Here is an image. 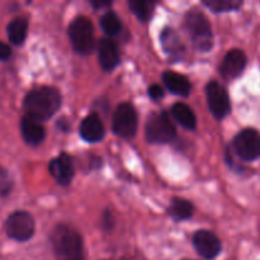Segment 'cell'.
<instances>
[{"label":"cell","mask_w":260,"mask_h":260,"mask_svg":"<svg viewBox=\"0 0 260 260\" xmlns=\"http://www.w3.org/2000/svg\"><path fill=\"white\" fill-rule=\"evenodd\" d=\"M193 245L201 256L205 259H213L220 254L221 241L217 235L211 231L201 230L193 236Z\"/></svg>","instance_id":"30bf717a"},{"label":"cell","mask_w":260,"mask_h":260,"mask_svg":"<svg viewBox=\"0 0 260 260\" xmlns=\"http://www.w3.org/2000/svg\"><path fill=\"white\" fill-rule=\"evenodd\" d=\"M129 9L132 10L135 15L139 18L142 22H146L149 20V18L151 17L152 12H154L155 3L152 2H128Z\"/></svg>","instance_id":"44dd1931"},{"label":"cell","mask_w":260,"mask_h":260,"mask_svg":"<svg viewBox=\"0 0 260 260\" xmlns=\"http://www.w3.org/2000/svg\"><path fill=\"white\" fill-rule=\"evenodd\" d=\"M102 29L108 36H116L121 32L122 23L121 19L114 14L113 12H108L102 17L101 19Z\"/></svg>","instance_id":"ffe728a7"},{"label":"cell","mask_w":260,"mask_h":260,"mask_svg":"<svg viewBox=\"0 0 260 260\" xmlns=\"http://www.w3.org/2000/svg\"><path fill=\"white\" fill-rule=\"evenodd\" d=\"M23 107L27 117L38 122L46 121L61 107L60 91L50 86H41L25 95Z\"/></svg>","instance_id":"6da1fadb"},{"label":"cell","mask_w":260,"mask_h":260,"mask_svg":"<svg viewBox=\"0 0 260 260\" xmlns=\"http://www.w3.org/2000/svg\"><path fill=\"white\" fill-rule=\"evenodd\" d=\"M51 243L57 260L84 259L81 236L70 226L58 225L51 235Z\"/></svg>","instance_id":"7a4b0ae2"},{"label":"cell","mask_w":260,"mask_h":260,"mask_svg":"<svg viewBox=\"0 0 260 260\" xmlns=\"http://www.w3.org/2000/svg\"><path fill=\"white\" fill-rule=\"evenodd\" d=\"M172 116L178 123L187 129H194L197 126V118L192 109L184 103H175L172 107Z\"/></svg>","instance_id":"e0dca14e"},{"label":"cell","mask_w":260,"mask_h":260,"mask_svg":"<svg viewBox=\"0 0 260 260\" xmlns=\"http://www.w3.org/2000/svg\"><path fill=\"white\" fill-rule=\"evenodd\" d=\"M185 27L196 47L201 51H208L213 45V36L207 17L201 10L193 9L187 13Z\"/></svg>","instance_id":"3957f363"},{"label":"cell","mask_w":260,"mask_h":260,"mask_svg":"<svg viewBox=\"0 0 260 260\" xmlns=\"http://www.w3.org/2000/svg\"><path fill=\"white\" fill-rule=\"evenodd\" d=\"M146 139L151 144H170L177 137V131L165 112L152 113L146 122Z\"/></svg>","instance_id":"5b68a950"},{"label":"cell","mask_w":260,"mask_h":260,"mask_svg":"<svg viewBox=\"0 0 260 260\" xmlns=\"http://www.w3.org/2000/svg\"><path fill=\"white\" fill-rule=\"evenodd\" d=\"M203 4L212 9L213 12L223 13L238 10L243 5V2H239V0H210V2H203Z\"/></svg>","instance_id":"7402d4cb"},{"label":"cell","mask_w":260,"mask_h":260,"mask_svg":"<svg viewBox=\"0 0 260 260\" xmlns=\"http://www.w3.org/2000/svg\"><path fill=\"white\" fill-rule=\"evenodd\" d=\"M161 41L167 52H169L170 55H180L182 43L179 42L177 35L172 29H165V32L161 35Z\"/></svg>","instance_id":"603a6c76"},{"label":"cell","mask_w":260,"mask_h":260,"mask_svg":"<svg viewBox=\"0 0 260 260\" xmlns=\"http://www.w3.org/2000/svg\"><path fill=\"white\" fill-rule=\"evenodd\" d=\"M234 149L238 156L245 161H253L260 157V135L253 128L243 129L234 139Z\"/></svg>","instance_id":"52a82bcc"},{"label":"cell","mask_w":260,"mask_h":260,"mask_svg":"<svg viewBox=\"0 0 260 260\" xmlns=\"http://www.w3.org/2000/svg\"><path fill=\"white\" fill-rule=\"evenodd\" d=\"M149 95L151 96L152 99H155V101H156V99L162 98V95H164V91H162L161 86L154 84V85H151L149 88Z\"/></svg>","instance_id":"d4e9b609"},{"label":"cell","mask_w":260,"mask_h":260,"mask_svg":"<svg viewBox=\"0 0 260 260\" xmlns=\"http://www.w3.org/2000/svg\"><path fill=\"white\" fill-rule=\"evenodd\" d=\"M10 55H12V50H10L9 46L4 42H0V60H8Z\"/></svg>","instance_id":"484cf974"},{"label":"cell","mask_w":260,"mask_h":260,"mask_svg":"<svg viewBox=\"0 0 260 260\" xmlns=\"http://www.w3.org/2000/svg\"><path fill=\"white\" fill-rule=\"evenodd\" d=\"M162 81L167 85V88L172 91L173 94H177L180 96H187L190 93V83L184 75L182 74L173 73V71H167L162 75Z\"/></svg>","instance_id":"2e32d148"},{"label":"cell","mask_w":260,"mask_h":260,"mask_svg":"<svg viewBox=\"0 0 260 260\" xmlns=\"http://www.w3.org/2000/svg\"><path fill=\"white\" fill-rule=\"evenodd\" d=\"M169 213L177 221L187 220L193 215V206L189 201H185L183 198H174L172 201Z\"/></svg>","instance_id":"d6986e66"},{"label":"cell","mask_w":260,"mask_h":260,"mask_svg":"<svg viewBox=\"0 0 260 260\" xmlns=\"http://www.w3.org/2000/svg\"><path fill=\"white\" fill-rule=\"evenodd\" d=\"M246 55L244 51L230 50L226 56L223 57L222 63H221L220 71L223 78L226 79H235L243 74L244 69L246 66Z\"/></svg>","instance_id":"8fae6325"},{"label":"cell","mask_w":260,"mask_h":260,"mask_svg":"<svg viewBox=\"0 0 260 260\" xmlns=\"http://www.w3.org/2000/svg\"><path fill=\"white\" fill-rule=\"evenodd\" d=\"M69 37L74 50L81 55H89L94 50V27L86 17H78L69 25Z\"/></svg>","instance_id":"277c9868"},{"label":"cell","mask_w":260,"mask_h":260,"mask_svg":"<svg viewBox=\"0 0 260 260\" xmlns=\"http://www.w3.org/2000/svg\"><path fill=\"white\" fill-rule=\"evenodd\" d=\"M20 131L24 141L29 145L41 144L46 136L45 127L41 124V122L35 121L27 116L20 122Z\"/></svg>","instance_id":"9a60e30c"},{"label":"cell","mask_w":260,"mask_h":260,"mask_svg":"<svg viewBox=\"0 0 260 260\" xmlns=\"http://www.w3.org/2000/svg\"><path fill=\"white\" fill-rule=\"evenodd\" d=\"M210 111L217 119H222L230 113L231 103L226 89L217 81H210L206 88Z\"/></svg>","instance_id":"9c48e42d"},{"label":"cell","mask_w":260,"mask_h":260,"mask_svg":"<svg viewBox=\"0 0 260 260\" xmlns=\"http://www.w3.org/2000/svg\"><path fill=\"white\" fill-rule=\"evenodd\" d=\"M98 58L101 66L107 71H111L119 63L118 46L111 38H103L98 45Z\"/></svg>","instance_id":"4fadbf2b"},{"label":"cell","mask_w":260,"mask_h":260,"mask_svg":"<svg viewBox=\"0 0 260 260\" xmlns=\"http://www.w3.org/2000/svg\"><path fill=\"white\" fill-rule=\"evenodd\" d=\"M13 187L12 178H10L9 173L0 167V197H4L10 192Z\"/></svg>","instance_id":"cb8c5ba5"},{"label":"cell","mask_w":260,"mask_h":260,"mask_svg":"<svg viewBox=\"0 0 260 260\" xmlns=\"http://www.w3.org/2000/svg\"><path fill=\"white\" fill-rule=\"evenodd\" d=\"M91 4L94 5V7L95 8H101V7H108L109 4H111V3H108V2H99V3H95V2H93L91 3Z\"/></svg>","instance_id":"4316f807"},{"label":"cell","mask_w":260,"mask_h":260,"mask_svg":"<svg viewBox=\"0 0 260 260\" xmlns=\"http://www.w3.org/2000/svg\"><path fill=\"white\" fill-rule=\"evenodd\" d=\"M113 131L117 136L128 139L137 131L136 109L129 103H122L117 107L113 116Z\"/></svg>","instance_id":"ba28073f"},{"label":"cell","mask_w":260,"mask_h":260,"mask_svg":"<svg viewBox=\"0 0 260 260\" xmlns=\"http://www.w3.org/2000/svg\"><path fill=\"white\" fill-rule=\"evenodd\" d=\"M104 134H106V129H104L103 122L96 114H89L81 122L80 135L85 141L99 142L104 137Z\"/></svg>","instance_id":"5bb4252c"},{"label":"cell","mask_w":260,"mask_h":260,"mask_svg":"<svg viewBox=\"0 0 260 260\" xmlns=\"http://www.w3.org/2000/svg\"><path fill=\"white\" fill-rule=\"evenodd\" d=\"M5 231L10 239L17 241H27L35 234V220L24 211L12 213L5 222Z\"/></svg>","instance_id":"8992f818"},{"label":"cell","mask_w":260,"mask_h":260,"mask_svg":"<svg viewBox=\"0 0 260 260\" xmlns=\"http://www.w3.org/2000/svg\"><path fill=\"white\" fill-rule=\"evenodd\" d=\"M28 32V23L24 18H17L12 20L7 28L9 41L14 45H22L25 41Z\"/></svg>","instance_id":"ac0fdd59"},{"label":"cell","mask_w":260,"mask_h":260,"mask_svg":"<svg viewBox=\"0 0 260 260\" xmlns=\"http://www.w3.org/2000/svg\"><path fill=\"white\" fill-rule=\"evenodd\" d=\"M51 175L60 183L61 185H69L74 177V162L71 157L66 154L58 155L50 162Z\"/></svg>","instance_id":"7c38bea8"}]
</instances>
